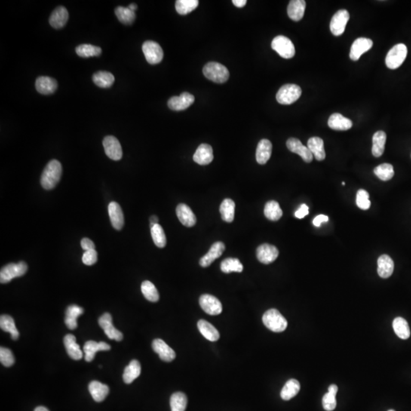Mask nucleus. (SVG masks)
<instances>
[{
  "mask_svg": "<svg viewBox=\"0 0 411 411\" xmlns=\"http://www.w3.org/2000/svg\"><path fill=\"white\" fill-rule=\"evenodd\" d=\"M62 166L57 160H51L46 166L41 178V184L46 190H51L56 186L61 178Z\"/></svg>",
  "mask_w": 411,
  "mask_h": 411,
  "instance_id": "obj_1",
  "label": "nucleus"
},
{
  "mask_svg": "<svg viewBox=\"0 0 411 411\" xmlns=\"http://www.w3.org/2000/svg\"><path fill=\"white\" fill-rule=\"evenodd\" d=\"M263 323L269 330L276 333L284 332L288 323L284 316L278 310L271 308L264 313L262 317Z\"/></svg>",
  "mask_w": 411,
  "mask_h": 411,
  "instance_id": "obj_2",
  "label": "nucleus"
},
{
  "mask_svg": "<svg viewBox=\"0 0 411 411\" xmlns=\"http://www.w3.org/2000/svg\"><path fill=\"white\" fill-rule=\"evenodd\" d=\"M203 75L213 83H224L229 78V71L225 66L216 62H210L205 65Z\"/></svg>",
  "mask_w": 411,
  "mask_h": 411,
  "instance_id": "obj_3",
  "label": "nucleus"
},
{
  "mask_svg": "<svg viewBox=\"0 0 411 411\" xmlns=\"http://www.w3.org/2000/svg\"><path fill=\"white\" fill-rule=\"evenodd\" d=\"M302 90L296 84H286L282 86L277 94V101L281 105L294 103L300 98Z\"/></svg>",
  "mask_w": 411,
  "mask_h": 411,
  "instance_id": "obj_4",
  "label": "nucleus"
},
{
  "mask_svg": "<svg viewBox=\"0 0 411 411\" xmlns=\"http://www.w3.org/2000/svg\"><path fill=\"white\" fill-rule=\"evenodd\" d=\"M407 55V48L403 44H396L388 52L385 59L386 66L389 69H396L401 66Z\"/></svg>",
  "mask_w": 411,
  "mask_h": 411,
  "instance_id": "obj_5",
  "label": "nucleus"
},
{
  "mask_svg": "<svg viewBox=\"0 0 411 411\" xmlns=\"http://www.w3.org/2000/svg\"><path fill=\"white\" fill-rule=\"evenodd\" d=\"M28 271V265L24 261H20L18 264H7L4 267L0 272V282L1 283H7L16 277L25 275Z\"/></svg>",
  "mask_w": 411,
  "mask_h": 411,
  "instance_id": "obj_6",
  "label": "nucleus"
},
{
  "mask_svg": "<svg viewBox=\"0 0 411 411\" xmlns=\"http://www.w3.org/2000/svg\"><path fill=\"white\" fill-rule=\"evenodd\" d=\"M271 47L284 59H290L296 53L294 44H292L291 40L283 35H279L273 40Z\"/></svg>",
  "mask_w": 411,
  "mask_h": 411,
  "instance_id": "obj_7",
  "label": "nucleus"
},
{
  "mask_svg": "<svg viewBox=\"0 0 411 411\" xmlns=\"http://www.w3.org/2000/svg\"><path fill=\"white\" fill-rule=\"evenodd\" d=\"M142 51L149 64L155 65L161 63L164 56L161 46L155 41H147L144 42L142 44Z\"/></svg>",
  "mask_w": 411,
  "mask_h": 411,
  "instance_id": "obj_8",
  "label": "nucleus"
},
{
  "mask_svg": "<svg viewBox=\"0 0 411 411\" xmlns=\"http://www.w3.org/2000/svg\"><path fill=\"white\" fill-rule=\"evenodd\" d=\"M350 19V13L346 10L337 12L331 21L330 29L335 36L342 35L345 32L346 25Z\"/></svg>",
  "mask_w": 411,
  "mask_h": 411,
  "instance_id": "obj_9",
  "label": "nucleus"
},
{
  "mask_svg": "<svg viewBox=\"0 0 411 411\" xmlns=\"http://www.w3.org/2000/svg\"><path fill=\"white\" fill-rule=\"evenodd\" d=\"M199 302L202 309L210 315H218L222 313V303L217 298L212 295H202Z\"/></svg>",
  "mask_w": 411,
  "mask_h": 411,
  "instance_id": "obj_10",
  "label": "nucleus"
},
{
  "mask_svg": "<svg viewBox=\"0 0 411 411\" xmlns=\"http://www.w3.org/2000/svg\"><path fill=\"white\" fill-rule=\"evenodd\" d=\"M105 154L111 159L119 161L123 156L122 148L117 138L113 136H108L103 140Z\"/></svg>",
  "mask_w": 411,
  "mask_h": 411,
  "instance_id": "obj_11",
  "label": "nucleus"
},
{
  "mask_svg": "<svg viewBox=\"0 0 411 411\" xmlns=\"http://www.w3.org/2000/svg\"><path fill=\"white\" fill-rule=\"evenodd\" d=\"M99 324L109 339L115 340L116 341H122L124 338L123 334L113 325L112 317L109 313H105L99 317Z\"/></svg>",
  "mask_w": 411,
  "mask_h": 411,
  "instance_id": "obj_12",
  "label": "nucleus"
},
{
  "mask_svg": "<svg viewBox=\"0 0 411 411\" xmlns=\"http://www.w3.org/2000/svg\"><path fill=\"white\" fill-rule=\"evenodd\" d=\"M278 256V249L271 244H263L257 249V258L262 264H271L277 260Z\"/></svg>",
  "mask_w": 411,
  "mask_h": 411,
  "instance_id": "obj_13",
  "label": "nucleus"
},
{
  "mask_svg": "<svg viewBox=\"0 0 411 411\" xmlns=\"http://www.w3.org/2000/svg\"><path fill=\"white\" fill-rule=\"evenodd\" d=\"M286 146L291 152L300 155L305 162L310 163L312 161L314 156L308 148L305 146L299 139L296 138H289L286 142Z\"/></svg>",
  "mask_w": 411,
  "mask_h": 411,
  "instance_id": "obj_14",
  "label": "nucleus"
},
{
  "mask_svg": "<svg viewBox=\"0 0 411 411\" xmlns=\"http://www.w3.org/2000/svg\"><path fill=\"white\" fill-rule=\"evenodd\" d=\"M372 45H373V42L369 38H357L352 44L350 53V59L354 61H357L363 53L372 48Z\"/></svg>",
  "mask_w": 411,
  "mask_h": 411,
  "instance_id": "obj_15",
  "label": "nucleus"
},
{
  "mask_svg": "<svg viewBox=\"0 0 411 411\" xmlns=\"http://www.w3.org/2000/svg\"><path fill=\"white\" fill-rule=\"evenodd\" d=\"M194 96L188 93H184L180 96H174L168 102V106L175 111H183L194 104Z\"/></svg>",
  "mask_w": 411,
  "mask_h": 411,
  "instance_id": "obj_16",
  "label": "nucleus"
},
{
  "mask_svg": "<svg viewBox=\"0 0 411 411\" xmlns=\"http://www.w3.org/2000/svg\"><path fill=\"white\" fill-rule=\"evenodd\" d=\"M152 347L155 353L159 356L160 359L165 362H172L176 357V354L164 341L161 339L154 340Z\"/></svg>",
  "mask_w": 411,
  "mask_h": 411,
  "instance_id": "obj_17",
  "label": "nucleus"
},
{
  "mask_svg": "<svg viewBox=\"0 0 411 411\" xmlns=\"http://www.w3.org/2000/svg\"><path fill=\"white\" fill-rule=\"evenodd\" d=\"M225 244L221 241H217L214 243L210 248L209 252H207L203 258H200V265L203 268H207L215 260L221 257L225 251Z\"/></svg>",
  "mask_w": 411,
  "mask_h": 411,
  "instance_id": "obj_18",
  "label": "nucleus"
},
{
  "mask_svg": "<svg viewBox=\"0 0 411 411\" xmlns=\"http://www.w3.org/2000/svg\"><path fill=\"white\" fill-rule=\"evenodd\" d=\"M194 161L200 166H207L213 161V152L211 145L203 143L197 148L194 153Z\"/></svg>",
  "mask_w": 411,
  "mask_h": 411,
  "instance_id": "obj_19",
  "label": "nucleus"
},
{
  "mask_svg": "<svg viewBox=\"0 0 411 411\" xmlns=\"http://www.w3.org/2000/svg\"><path fill=\"white\" fill-rule=\"evenodd\" d=\"M111 350V346L105 342L97 343L94 341H89L85 344L83 350L85 353V360L86 362H92L94 360L95 356L98 351Z\"/></svg>",
  "mask_w": 411,
  "mask_h": 411,
  "instance_id": "obj_20",
  "label": "nucleus"
},
{
  "mask_svg": "<svg viewBox=\"0 0 411 411\" xmlns=\"http://www.w3.org/2000/svg\"><path fill=\"white\" fill-rule=\"evenodd\" d=\"M108 213L113 227L117 230L122 229L124 225V216L121 206L116 202H111L108 206Z\"/></svg>",
  "mask_w": 411,
  "mask_h": 411,
  "instance_id": "obj_21",
  "label": "nucleus"
},
{
  "mask_svg": "<svg viewBox=\"0 0 411 411\" xmlns=\"http://www.w3.org/2000/svg\"><path fill=\"white\" fill-rule=\"evenodd\" d=\"M176 214L179 221L186 227H192L197 222V218L188 205L181 203L176 208Z\"/></svg>",
  "mask_w": 411,
  "mask_h": 411,
  "instance_id": "obj_22",
  "label": "nucleus"
},
{
  "mask_svg": "<svg viewBox=\"0 0 411 411\" xmlns=\"http://www.w3.org/2000/svg\"><path fill=\"white\" fill-rule=\"evenodd\" d=\"M272 149L271 141L267 139L260 141L256 150V160L258 164L264 165L268 162L272 154Z\"/></svg>",
  "mask_w": 411,
  "mask_h": 411,
  "instance_id": "obj_23",
  "label": "nucleus"
},
{
  "mask_svg": "<svg viewBox=\"0 0 411 411\" xmlns=\"http://www.w3.org/2000/svg\"><path fill=\"white\" fill-rule=\"evenodd\" d=\"M57 81L49 76H40L37 78L35 87L37 91L42 95H51L57 89Z\"/></svg>",
  "mask_w": 411,
  "mask_h": 411,
  "instance_id": "obj_24",
  "label": "nucleus"
},
{
  "mask_svg": "<svg viewBox=\"0 0 411 411\" xmlns=\"http://www.w3.org/2000/svg\"><path fill=\"white\" fill-rule=\"evenodd\" d=\"M327 124H328L329 127L332 130H339V131H345V130H350L353 127V122L339 113L332 114L329 117Z\"/></svg>",
  "mask_w": 411,
  "mask_h": 411,
  "instance_id": "obj_25",
  "label": "nucleus"
},
{
  "mask_svg": "<svg viewBox=\"0 0 411 411\" xmlns=\"http://www.w3.org/2000/svg\"><path fill=\"white\" fill-rule=\"evenodd\" d=\"M394 264L391 257L381 255L378 259V274L381 278L387 279L394 272Z\"/></svg>",
  "mask_w": 411,
  "mask_h": 411,
  "instance_id": "obj_26",
  "label": "nucleus"
},
{
  "mask_svg": "<svg viewBox=\"0 0 411 411\" xmlns=\"http://www.w3.org/2000/svg\"><path fill=\"white\" fill-rule=\"evenodd\" d=\"M306 3L304 0H292L289 2L287 8L289 19L294 22H299L305 14Z\"/></svg>",
  "mask_w": 411,
  "mask_h": 411,
  "instance_id": "obj_27",
  "label": "nucleus"
},
{
  "mask_svg": "<svg viewBox=\"0 0 411 411\" xmlns=\"http://www.w3.org/2000/svg\"><path fill=\"white\" fill-rule=\"evenodd\" d=\"M65 347L68 355L74 360H79L83 358V353L79 345L76 343V338L74 335H66L63 340Z\"/></svg>",
  "mask_w": 411,
  "mask_h": 411,
  "instance_id": "obj_28",
  "label": "nucleus"
},
{
  "mask_svg": "<svg viewBox=\"0 0 411 411\" xmlns=\"http://www.w3.org/2000/svg\"><path fill=\"white\" fill-rule=\"evenodd\" d=\"M308 146L310 152L312 154L313 156L317 161H323L326 157L325 151L324 148V141L321 138L314 137L310 138L308 141Z\"/></svg>",
  "mask_w": 411,
  "mask_h": 411,
  "instance_id": "obj_29",
  "label": "nucleus"
},
{
  "mask_svg": "<svg viewBox=\"0 0 411 411\" xmlns=\"http://www.w3.org/2000/svg\"><path fill=\"white\" fill-rule=\"evenodd\" d=\"M69 19V13L65 7H59L52 13L50 24L53 28L60 29L63 28Z\"/></svg>",
  "mask_w": 411,
  "mask_h": 411,
  "instance_id": "obj_30",
  "label": "nucleus"
},
{
  "mask_svg": "<svg viewBox=\"0 0 411 411\" xmlns=\"http://www.w3.org/2000/svg\"><path fill=\"white\" fill-rule=\"evenodd\" d=\"M83 313H84V310L81 307L76 305H69L66 308V317H65V324L66 327L70 330L76 328L78 326L77 318Z\"/></svg>",
  "mask_w": 411,
  "mask_h": 411,
  "instance_id": "obj_31",
  "label": "nucleus"
},
{
  "mask_svg": "<svg viewBox=\"0 0 411 411\" xmlns=\"http://www.w3.org/2000/svg\"><path fill=\"white\" fill-rule=\"evenodd\" d=\"M197 327L201 335L208 341L215 342L219 339V333L217 329L205 320H200L197 323Z\"/></svg>",
  "mask_w": 411,
  "mask_h": 411,
  "instance_id": "obj_32",
  "label": "nucleus"
},
{
  "mask_svg": "<svg viewBox=\"0 0 411 411\" xmlns=\"http://www.w3.org/2000/svg\"><path fill=\"white\" fill-rule=\"evenodd\" d=\"M89 390L92 397L96 402L103 401L109 393L108 385H104L98 381H91L89 385Z\"/></svg>",
  "mask_w": 411,
  "mask_h": 411,
  "instance_id": "obj_33",
  "label": "nucleus"
},
{
  "mask_svg": "<svg viewBox=\"0 0 411 411\" xmlns=\"http://www.w3.org/2000/svg\"><path fill=\"white\" fill-rule=\"evenodd\" d=\"M386 133L384 131H377L372 137V155L375 157L382 155L385 151V142H386Z\"/></svg>",
  "mask_w": 411,
  "mask_h": 411,
  "instance_id": "obj_34",
  "label": "nucleus"
},
{
  "mask_svg": "<svg viewBox=\"0 0 411 411\" xmlns=\"http://www.w3.org/2000/svg\"><path fill=\"white\" fill-rule=\"evenodd\" d=\"M141 373L140 363L138 360H133L124 369L123 379L126 384H131Z\"/></svg>",
  "mask_w": 411,
  "mask_h": 411,
  "instance_id": "obj_35",
  "label": "nucleus"
},
{
  "mask_svg": "<svg viewBox=\"0 0 411 411\" xmlns=\"http://www.w3.org/2000/svg\"><path fill=\"white\" fill-rule=\"evenodd\" d=\"M300 391V384L296 379H290L285 384L280 392L282 399L289 400L294 397Z\"/></svg>",
  "mask_w": 411,
  "mask_h": 411,
  "instance_id": "obj_36",
  "label": "nucleus"
},
{
  "mask_svg": "<svg viewBox=\"0 0 411 411\" xmlns=\"http://www.w3.org/2000/svg\"><path fill=\"white\" fill-rule=\"evenodd\" d=\"M0 327L4 332L10 333L12 339L14 341L19 339V332L16 328L14 319L11 316L4 314L0 317Z\"/></svg>",
  "mask_w": 411,
  "mask_h": 411,
  "instance_id": "obj_37",
  "label": "nucleus"
},
{
  "mask_svg": "<svg viewBox=\"0 0 411 411\" xmlns=\"http://www.w3.org/2000/svg\"><path fill=\"white\" fill-rule=\"evenodd\" d=\"M235 203L231 199H225L222 202L219 208L222 220L231 222L234 220Z\"/></svg>",
  "mask_w": 411,
  "mask_h": 411,
  "instance_id": "obj_38",
  "label": "nucleus"
},
{
  "mask_svg": "<svg viewBox=\"0 0 411 411\" xmlns=\"http://www.w3.org/2000/svg\"><path fill=\"white\" fill-rule=\"evenodd\" d=\"M393 328L398 338L406 340L410 336V330L407 321L401 317H397L393 321Z\"/></svg>",
  "mask_w": 411,
  "mask_h": 411,
  "instance_id": "obj_39",
  "label": "nucleus"
},
{
  "mask_svg": "<svg viewBox=\"0 0 411 411\" xmlns=\"http://www.w3.org/2000/svg\"><path fill=\"white\" fill-rule=\"evenodd\" d=\"M93 81L96 86L103 89L111 87L114 83V76L111 72L106 71H99L93 75Z\"/></svg>",
  "mask_w": 411,
  "mask_h": 411,
  "instance_id": "obj_40",
  "label": "nucleus"
},
{
  "mask_svg": "<svg viewBox=\"0 0 411 411\" xmlns=\"http://www.w3.org/2000/svg\"><path fill=\"white\" fill-rule=\"evenodd\" d=\"M264 215L271 221H277L283 216V211L277 201H268L264 207Z\"/></svg>",
  "mask_w": 411,
  "mask_h": 411,
  "instance_id": "obj_41",
  "label": "nucleus"
},
{
  "mask_svg": "<svg viewBox=\"0 0 411 411\" xmlns=\"http://www.w3.org/2000/svg\"><path fill=\"white\" fill-rule=\"evenodd\" d=\"M338 391V387L336 385H332L329 386L328 392L324 394L322 399V404L325 410L332 411L336 408V394Z\"/></svg>",
  "mask_w": 411,
  "mask_h": 411,
  "instance_id": "obj_42",
  "label": "nucleus"
},
{
  "mask_svg": "<svg viewBox=\"0 0 411 411\" xmlns=\"http://www.w3.org/2000/svg\"><path fill=\"white\" fill-rule=\"evenodd\" d=\"M220 268L221 271L225 274L241 273L243 271V265L237 258H226L221 263Z\"/></svg>",
  "mask_w": 411,
  "mask_h": 411,
  "instance_id": "obj_43",
  "label": "nucleus"
},
{
  "mask_svg": "<svg viewBox=\"0 0 411 411\" xmlns=\"http://www.w3.org/2000/svg\"><path fill=\"white\" fill-rule=\"evenodd\" d=\"M141 290L145 299L149 302H156L159 299V294L155 285L152 282L145 280L141 285Z\"/></svg>",
  "mask_w": 411,
  "mask_h": 411,
  "instance_id": "obj_44",
  "label": "nucleus"
},
{
  "mask_svg": "<svg viewBox=\"0 0 411 411\" xmlns=\"http://www.w3.org/2000/svg\"><path fill=\"white\" fill-rule=\"evenodd\" d=\"M188 405V398L183 392H176L170 398L172 411H185Z\"/></svg>",
  "mask_w": 411,
  "mask_h": 411,
  "instance_id": "obj_45",
  "label": "nucleus"
},
{
  "mask_svg": "<svg viewBox=\"0 0 411 411\" xmlns=\"http://www.w3.org/2000/svg\"><path fill=\"white\" fill-rule=\"evenodd\" d=\"M198 0H178L175 3V9L182 16L189 14L198 7Z\"/></svg>",
  "mask_w": 411,
  "mask_h": 411,
  "instance_id": "obj_46",
  "label": "nucleus"
},
{
  "mask_svg": "<svg viewBox=\"0 0 411 411\" xmlns=\"http://www.w3.org/2000/svg\"><path fill=\"white\" fill-rule=\"evenodd\" d=\"M78 56L83 58L99 56L102 54V48L92 44H81L75 48Z\"/></svg>",
  "mask_w": 411,
  "mask_h": 411,
  "instance_id": "obj_47",
  "label": "nucleus"
},
{
  "mask_svg": "<svg viewBox=\"0 0 411 411\" xmlns=\"http://www.w3.org/2000/svg\"><path fill=\"white\" fill-rule=\"evenodd\" d=\"M374 173L380 180L386 182V181L391 180L394 177V168H393L392 165L384 163V164L377 166L374 169Z\"/></svg>",
  "mask_w": 411,
  "mask_h": 411,
  "instance_id": "obj_48",
  "label": "nucleus"
},
{
  "mask_svg": "<svg viewBox=\"0 0 411 411\" xmlns=\"http://www.w3.org/2000/svg\"><path fill=\"white\" fill-rule=\"evenodd\" d=\"M115 15L120 22L124 25H131L136 19L135 12L125 7H119L116 8Z\"/></svg>",
  "mask_w": 411,
  "mask_h": 411,
  "instance_id": "obj_49",
  "label": "nucleus"
},
{
  "mask_svg": "<svg viewBox=\"0 0 411 411\" xmlns=\"http://www.w3.org/2000/svg\"><path fill=\"white\" fill-rule=\"evenodd\" d=\"M151 234H152V240L155 245L160 249H162L166 245L167 240H166V234L162 227L157 224L151 228Z\"/></svg>",
  "mask_w": 411,
  "mask_h": 411,
  "instance_id": "obj_50",
  "label": "nucleus"
},
{
  "mask_svg": "<svg viewBox=\"0 0 411 411\" xmlns=\"http://www.w3.org/2000/svg\"><path fill=\"white\" fill-rule=\"evenodd\" d=\"M357 205L361 210H366L370 208L371 202L369 194L365 190H359L357 194Z\"/></svg>",
  "mask_w": 411,
  "mask_h": 411,
  "instance_id": "obj_51",
  "label": "nucleus"
},
{
  "mask_svg": "<svg viewBox=\"0 0 411 411\" xmlns=\"http://www.w3.org/2000/svg\"><path fill=\"white\" fill-rule=\"evenodd\" d=\"M0 362L6 367H10L15 363V357L11 350L5 347L0 348Z\"/></svg>",
  "mask_w": 411,
  "mask_h": 411,
  "instance_id": "obj_52",
  "label": "nucleus"
},
{
  "mask_svg": "<svg viewBox=\"0 0 411 411\" xmlns=\"http://www.w3.org/2000/svg\"><path fill=\"white\" fill-rule=\"evenodd\" d=\"M98 253L95 250L87 251L83 254V262L88 266H91L97 262Z\"/></svg>",
  "mask_w": 411,
  "mask_h": 411,
  "instance_id": "obj_53",
  "label": "nucleus"
},
{
  "mask_svg": "<svg viewBox=\"0 0 411 411\" xmlns=\"http://www.w3.org/2000/svg\"><path fill=\"white\" fill-rule=\"evenodd\" d=\"M81 246L83 250L86 251V252H87V251L95 250V249H96V245H95L94 242H93L91 239L88 238H84L81 239Z\"/></svg>",
  "mask_w": 411,
  "mask_h": 411,
  "instance_id": "obj_54",
  "label": "nucleus"
},
{
  "mask_svg": "<svg viewBox=\"0 0 411 411\" xmlns=\"http://www.w3.org/2000/svg\"><path fill=\"white\" fill-rule=\"evenodd\" d=\"M308 210H309V209H308V207L307 205L302 204L300 207L298 209L296 213H295V216H296V217L298 218V219H302V218L305 217V216H306L308 214V213H309Z\"/></svg>",
  "mask_w": 411,
  "mask_h": 411,
  "instance_id": "obj_55",
  "label": "nucleus"
},
{
  "mask_svg": "<svg viewBox=\"0 0 411 411\" xmlns=\"http://www.w3.org/2000/svg\"><path fill=\"white\" fill-rule=\"evenodd\" d=\"M328 216H325V215H319V216L314 218V220H313V224H314V226L319 227L320 226L322 222H328Z\"/></svg>",
  "mask_w": 411,
  "mask_h": 411,
  "instance_id": "obj_56",
  "label": "nucleus"
},
{
  "mask_svg": "<svg viewBox=\"0 0 411 411\" xmlns=\"http://www.w3.org/2000/svg\"><path fill=\"white\" fill-rule=\"evenodd\" d=\"M233 4L238 8H242L247 4L246 0H233Z\"/></svg>",
  "mask_w": 411,
  "mask_h": 411,
  "instance_id": "obj_57",
  "label": "nucleus"
},
{
  "mask_svg": "<svg viewBox=\"0 0 411 411\" xmlns=\"http://www.w3.org/2000/svg\"><path fill=\"white\" fill-rule=\"evenodd\" d=\"M149 220H150L151 228H152V227H153L154 225H157V224H158V219L156 216H151L150 219H149Z\"/></svg>",
  "mask_w": 411,
  "mask_h": 411,
  "instance_id": "obj_58",
  "label": "nucleus"
},
{
  "mask_svg": "<svg viewBox=\"0 0 411 411\" xmlns=\"http://www.w3.org/2000/svg\"><path fill=\"white\" fill-rule=\"evenodd\" d=\"M35 411H49V409L45 406H40L35 408Z\"/></svg>",
  "mask_w": 411,
  "mask_h": 411,
  "instance_id": "obj_59",
  "label": "nucleus"
},
{
  "mask_svg": "<svg viewBox=\"0 0 411 411\" xmlns=\"http://www.w3.org/2000/svg\"><path fill=\"white\" fill-rule=\"evenodd\" d=\"M128 8L130 9V10H132V11L135 12L137 10V6L135 4H131L129 6Z\"/></svg>",
  "mask_w": 411,
  "mask_h": 411,
  "instance_id": "obj_60",
  "label": "nucleus"
},
{
  "mask_svg": "<svg viewBox=\"0 0 411 411\" xmlns=\"http://www.w3.org/2000/svg\"><path fill=\"white\" fill-rule=\"evenodd\" d=\"M388 411H395V410H394V409H389V410Z\"/></svg>",
  "mask_w": 411,
  "mask_h": 411,
  "instance_id": "obj_61",
  "label": "nucleus"
}]
</instances>
